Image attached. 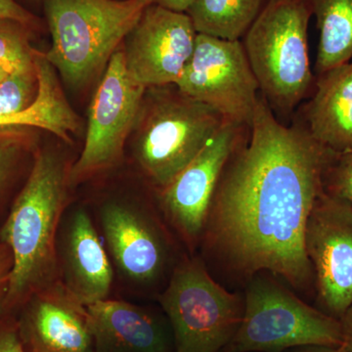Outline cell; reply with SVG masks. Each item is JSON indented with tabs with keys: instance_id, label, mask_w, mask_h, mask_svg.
<instances>
[{
	"instance_id": "obj_1",
	"label": "cell",
	"mask_w": 352,
	"mask_h": 352,
	"mask_svg": "<svg viewBox=\"0 0 352 352\" xmlns=\"http://www.w3.org/2000/svg\"><path fill=\"white\" fill-rule=\"evenodd\" d=\"M250 133L222 173L203 237L245 272L305 286L312 274L305 227L335 153L307 127L280 124L261 98Z\"/></svg>"
},
{
	"instance_id": "obj_2",
	"label": "cell",
	"mask_w": 352,
	"mask_h": 352,
	"mask_svg": "<svg viewBox=\"0 0 352 352\" xmlns=\"http://www.w3.org/2000/svg\"><path fill=\"white\" fill-rule=\"evenodd\" d=\"M73 164L52 148H36L32 154L29 175L0 227V241L13 256L6 315L18 311L36 292L59 284L55 247L60 222L71 204Z\"/></svg>"
},
{
	"instance_id": "obj_3",
	"label": "cell",
	"mask_w": 352,
	"mask_h": 352,
	"mask_svg": "<svg viewBox=\"0 0 352 352\" xmlns=\"http://www.w3.org/2000/svg\"><path fill=\"white\" fill-rule=\"evenodd\" d=\"M150 0H45L52 44L44 56L67 85L87 87L105 72Z\"/></svg>"
},
{
	"instance_id": "obj_4",
	"label": "cell",
	"mask_w": 352,
	"mask_h": 352,
	"mask_svg": "<svg viewBox=\"0 0 352 352\" xmlns=\"http://www.w3.org/2000/svg\"><path fill=\"white\" fill-rule=\"evenodd\" d=\"M89 210L112 263L115 289L129 296L157 298L182 259H175L164 215L129 196L106 197Z\"/></svg>"
},
{
	"instance_id": "obj_5",
	"label": "cell",
	"mask_w": 352,
	"mask_h": 352,
	"mask_svg": "<svg viewBox=\"0 0 352 352\" xmlns=\"http://www.w3.org/2000/svg\"><path fill=\"white\" fill-rule=\"evenodd\" d=\"M168 87L149 88L132 150L139 175L156 193L198 156L226 122L214 109L185 96L175 85V90Z\"/></svg>"
},
{
	"instance_id": "obj_6",
	"label": "cell",
	"mask_w": 352,
	"mask_h": 352,
	"mask_svg": "<svg viewBox=\"0 0 352 352\" xmlns=\"http://www.w3.org/2000/svg\"><path fill=\"white\" fill-rule=\"evenodd\" d=\"M309 0H267L245 34V54L270 107L289 113L314 83L308 25Z\"/></svg>"
},
{
	"instance_id": "obj_7",
	"label": "cell",
	"mask_w": 352,
	"mask_h": 352,
	"mask_svg": "<svg viewBox=\"0 0 352 352\" xmlns=\"http://www.w3.org/2000/svg\"><path fill=\"white\" fill-rule=\"evenodd\" d=\"M342 344L339 319L310 307L268 278L254 277L245 291L239 328L224 351L281 352Z\"/></svg>"
},
{
	"instance_id": "obj_8",
	"label": "cell",
	"mask_w": 352,
	"mask_h": 352,
	"mask_svg": "<svg viewBox=\"0 0 352 352\" xmlns=\"http://www.w3.org/2000/svg\"><path fill=\"white\" fill-rule=\"evenodd\" d=\"M173 327L176 352H219L239 328L244 302L210 277L203 261L183 256L157 296Z\"/></svg>"
},
{
	"instance_id": "obj_9",
	"label": "cell",
	"mask_w": 352,
	"mask_h": 352,
	"mask_svg": "<svg viewBox=\"0 0 352 352\" xmlns=\"http://www.w3.org/2000/svg\"><path fill=\"white\" fill-rule=\"evenodd\" d=\"M146 91L147 88L131 80L124 52L118 50L90 104L85 146L69 171L72 188L120 168L127 138L138 124Z\"/></svg>"
},
{
	"instance_id": "obj_10",
	"label": "cell",
	"mask_w": 352,
	"mask_h": 352,
	"mask_svg": "<svg viewBox=\"0 0 352 352\" xmlns=\"http://www.w3.org/2000/svg\"><path fill=\"white\" fill-rule=\"evenodd\" d=\"M175 85L224 120L251 127L259 87L242 41L197 34L193 55Z\"/></svg>"
},
{
	"instance_id": "obj_11",
	"label": "cell",
	"mask_w": 352,
	"mask_h": 352,
	"mask_svg": "<svg viewBox=\"0 0 352 352\" xmlns=\"http://www.w3.org/2000/svg\"><path fill=\"white\" fill-rule=\"evenodd\" d=\"M247 129L226 120L198 156L157 193L164 219L190 249L203 238L220 177Z\"/></svg>"
},
{
	"instance_id": "obj_12",
	"label": "cell",
	"mask_w": 352,
	"mask_h": 352,
	"mask_svg": "<svg viewBox=\"0 0 352 352\" xmlns=\"http://www.w3.org/2000/svg\"><path fill=\"white\" fill-rule=\"evenodd\" d=\"M305 248L321 305L340 319L352 303V208L324 188L308 217Z\"/></svg>"
},
{
	"instance_id": "obj_13",
	"label": "cell",
	"mask_w": 352,
	"mask_h": 352,
	"mask_svg": "<svg viewBox=\"0 0 352 352\" xmlns=\"http://www.w3.org/2000/svg\"><path fill=\"white\" fill-rule=\"evenodd\" d=\"M187 13L150 4L124 39V64L146 88L175 85L189 63L197 39Z\"/></svg>"
},
{
	"instance_id": "obj_14",
	"label": "cell",
	"mask_w": 352,
	"mask_h": 352,
	"mask_svg": "<svg viewBox=\"0 0 352 352\" xmlns=\"http://www.w3.org/2000/svg\"><path fill=\"white\" fill-rule=\"evenodd\" d=\"M72 204L58 229V280L69 295L87 307L111 298L115 273L89 208Z\"/></svg>"
},
{
	"instance_id": "obj_15",
	"label": "cell",
	"mask_w": 352,
	"mask_h": 352,
	"mask_svg": "<svg viewBox=\"0 0 352 352\" xmlns=\"http://www.w3.org/2000/svg\"><path fill=\"white\" fill-rule=\"evenodd\" d=\"M18 311L27 352H94L87 307L61 284L36 292Z\"/></svg>"
},
{
	"instance_id": "obj_16",
	"label": "cell",
	"mask_w": 352,
	"mask_h": 352,
	"mask_svg": "<svg viewBox=\"0 0 352 352\" xmlns=\"http://www.w3.org/2000/svg\"><path fill=\"white\" fill-rule=\"evenodd\" d=\"M94 352H170V340L152 312L109 298L87 305Z\"/></svg>"
},
{
	"instance_id": "obj_17",
	"label": "cell",
	"mask_w": 352,
	"mask_h": 352,
	"mask_svg": "<svg viewBox=\"0 0 352 352\" xmlns=\"http://www.w3.org/2000/svg\"><path fill=\"white\" fill-rule=\"evenodd\" d=\"M307 122L319 144L337 154L352 151V61L318 76Z\"/></svg>"
},
{
	"instance_id": "obj_18",
	"label": "cell",
	"mask_w": 352,
	"mask_h": 352,
	"mask_svg": "<svg viewBox=\"0 0 352 352\" xmlns=\"http://www.w3.org/2000/svg\"><path fill=\"white\" fill-rule=\"evenodd\" d=\"M319 32L317 75L352 61V0H309Z\"/></svg>"
},
{
	"instance_id": "obj_19",
	"label": "cell",
	"mask_w": 352,
	"mask_h": 352,
	"mask_svg": "<svg viewBox=\"0 0 352 352\" xmlns=\"http://www.w3.org/2000/svg\"><path fill=\"white\" fill-rule=\"evenodd\" d=\"M267 0H196L187 11L197 34L241 41Z\"/></svg>"
},
{
	"instance_id": "obj_20",
	"label": "cell",
	"mask_w": 352,
	"mask_h": 352,
	"mask_svg": "<svg viewBox=\"0 0 352 352\" xmlns=\"http://www.w3.org/2000/svg\"><path fill=\"white\" fill-rule=\"evenodd\" d=\"M38 94V76L34 65L10 72L0 82V117L16 115L31 107Z\"/></svg>"
},
{
	"instance_id": "obj_21",
	"label": "cell",
	"mask_w": 352,
	"mask_h": 352,
	"mask_svg": "<svg viewBox=\"0 0 352 352\" xmlns=\"http://www.w3.org/2000/svg\"><path fill=\"white\" fill-rule=\"evenodd\" d=\"M31 28L18 21L0 17V65L8 72L34 65Z\"/></svg>"
},
{
	"instance_id": "obj_22",
	"label": "cell",
	"mask_w": 352,
	"mask_h": 352,
	"mask_svg": "<svg viewBox=\"0 0 352 352\" xmlns=\"http://www.w3.org/2000/svg\"><path fill=\"white\" fill-rule=\"evenodd\" d=\"M25 129L29 127L0 129V204L17 175L21 162L32 147Z\"/></svg>"
},
{
	"instance_id": "obj_23",
	"label": "cell",
	"mask_w": 352,
	"mask_h": 352,
	"mask_svg": "<svg viewBox=\"0 0 352 352\" xmlns=\"http://www.w3.org/2000/svg\"><path fill=\"white\" fill-rule=\"evenodd\" d=\"M324 188L352 208V151L333 154L324 177Z\"/></svg>"
},
{
	"instance_id": "obj_24",
	"label": "cell",
	"mask_w": 352,
	"mask_h": 352,
	"mask_svg": "<svg viewBox=\"0 0 352 352\" xmlns=\"http://www.w3.org/2000/svg\"><path fill=\"white\" fill-rule=\"evenodd\" d=\"M0 352H27L21 339L17 320L11 315L0 317Z\"/></svg>"
},
{
	"instance_id": "obj_25",
	"label": "cell",
	"mask_w": 352,
	"mask_h": 352,
	"mask_svg": "<svg viewBox=\"0 0 352 352\" xmlns=\"http://www.w3.org/2000/svg\"><path fill=\"white\" fill-rule=\"evenodd\" d=\"M13 270V256L10 248L0 241V317L4 314V302L10 284Z\"/></svg>"
},
{
	"instance_id": "obj_26",
	"label": "cell",
	"mask_w": 352,
	"mask_h": 352,
	"mask_svg": "<svg viewBox=\"0 0 352 352\" xmlns=\"http://www.w3.org/2000/svg\"><path fill=\"white\" fill-rule=\"evenodd\" d=\"M0 17L18 21L31 29H36L38 21L15 0H0Z\"/></svg>"
},
{
	"instance_id": "obj_27",
	"label": "cell",
	"mask_w": 352,
	"mask_h": 352,
	"mask_svg": "<svg viewBox=\"0 0 352 352\" xmlns=\"http://www.w3.org/2000/svg\"><path fill=\"white\" fill-rule=\"evenodd\" d=\"M340 321L342 331V346L352 352V303Z\"/></svg>"
},
{
	"instance_id": "obj_28",
	"label": "cell",
	"mask_w": 352,
	"mask_h": 352,
	"mask_svg": "<svg viewBox=\"0 0 352 352\" xmlns=\"http://www.w3.org/2000/svg\"><path fill=\"white\" fill-rule=\"evenodd\" d=\"M152 4L175 12L187 13L196 0H150Z\"/></svg>"
},
{
	"instance_id": "obj_29",
	"label": "cell",
	"mask_w": 352,
	"mask_h": 352,
	"mask_svg": "<svg viewBox=\"0 0 352 352\" xmlns=\"http://www.w3.org/2000/svg\"><path fill=\"white\" fill-rule=\"evenodd\" d=\"M298 352H351L346 351L342 346H305L300 347V351Z\"/></svg>"
},
{
	"instance_id": "obj_30",
	"label": "cell",
	"mask_w": 352,
	"mask_h": 352,
	"mask_svg": "<svg viewBox=\"0 0 352 352\" xmlns=\"http://www.w3.org/2000/svg\"><path fill=\"white\" fill-rule=\"evenodd\" d=\"M9 73H10V72L7 71L4 67H2L1 65H0V82H1V80H3Z\"/></svg>"
}]
</instances>
